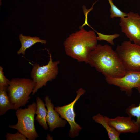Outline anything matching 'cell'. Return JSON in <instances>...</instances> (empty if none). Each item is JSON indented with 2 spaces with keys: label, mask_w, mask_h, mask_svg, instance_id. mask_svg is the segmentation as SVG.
<instances>
[{
  "label": "cell",
  "mask_w": 140,
  "mask_h": 140,
  "mask_svg": "<svg viewBox=\"0 0 140 140\" xmlns=\"http://www.w3.org/2000/svg\"><path fill=\"white\" fill-rule=\"evenodd\" d=\"M108 0L110 5L109 11L111 18L117 17L121 18L127 16V13L122 12L114 4L113 0Z\"/></svg>",
  "instance_id": "e0dca14e"
},
{
  "label": "cell",
  "mask_w": 140,
  "mask_h": 140,
  "mask_svg": "<svg viewBox=\"0 0 140 140\" xmlns=\"http://www.w3.org/2000/svg\"><path fill=\"white\" fill-rule=\"evenodd\" d=\"M95 31L98 35V36L97 37V40H105L113 45H114L113 40L119 37L120 36L119 34L117 33L112 35L104 34Z\"/></svg>",
  "instance_id": "ac0fdd59"
},
{
  "label": "cell",
  "mask_w": 140,
  "mask_h": 140,
  "mask_svg": "<svg viewBox=\"0 0 140 140\" xmlns=\"http://www.w3.org/2000/svg\"><path fill=\"white\" fill-rule=\"evenodd\" d=\"M108 84L118 87L127 96H131L134 88L140 87V71H126L124 75L120 78L105 77Z\"/></svg>",
  "instance_id": "9c48e42d"
},
{
  "label": "cell",
  "mask_w": 140,
  "mask_h": 140,
  "mask_svg": "<svg viewBox=\"0 0 140 140\" xmlns=\"http://www.w3.org/2000/svg\"><path fill=\"white\" fill-rule=\"evenodd\" d=\"M88 64L105 77L120 78L126 71L112 47L107 44H97L91 52Z\"/></svg>",
  "instance_id": "6da1fadb"
},
{
  "label": "cell",
  "mask_w": 140,
  "mask_h": 140,
  "mask_svg": "<svg viewBox=\"0 0 140 140\" xmlns=\"http://www.w3.org/2000/svg\"><path fill=\"white\" fill-rule=\"evenodd\" d=\"M9 81L4 76L3 68L0 67V88H8Z\"/></svg>",
  "instance_id": "ffe728a7"
},
{
  "label": "cell",
  "mask_w": 140,
  "mask_h": 140,
  "mask_svg": "<svg viewBox=\"0 0 140 140\" xmlns=\"http://www.w3.org/2000/svg\"><path fill=\"white\" fill-rule=\"evenodd\" d=\"M36 85V82L30 79L15 78L9 81L7 91L13 110L25 106L29 102L31 99L29 95Z\"/></svg>",
  "instance_id": "3957f363"
},
{
  "label": "cell",
  "mask_w": 140,
  "mask_h": 140,
  "mask_svg": "<svg viewBox=\"0 0 140 140\" xmlns=\"http://www.w3.org/2000/svg\"><path fill=\"white\" fill-rule=\"evenodd\" d=\"M6 140H26V137L22 133L18 131L14 134L8 132L6 133Z\"/></svg>",
  "instance_id": "d6986e66"
},
{
  "label": "cell",
  "mask_w": 140,
  "mask_h": 140,
  "mask_svg": "<svg viewBox=\"0 0 140 140\" xmlns=\"http://www.w3.org/2000/svg\"><path fill=\"white\" fill-rule=\"evenodd\" d=\"M115 51L126 71H140V45L125 41Z\"/></svg>",
  "instance_id": "5b68a950"
},
{
  "label": "cell",
  "mask_w": 140,
  "mask_h": 140,
  "mask_svg": "<svg viewBox=\"0 0 140 140\" xmlns=\"http://www.w3.org/2000/svg\"><path fill=\"white\" fill-rule=\"evenodd\" d=\"M44 100L47 109L46 121L50 131L52 132L56 128L64 127L67 123V121L60 117L59 114L54 109V106L51 102V99L47 96Z\"/></svg>",
  "instance_id": "8fae6325"
},
{
  "label": "cell",
  "mask_w": 140,
  "mask_h": 140,
  "mask_svg": "<svg viewBox=\"0 0 140 140\" xmlns=\"http://www.w3.org/2000/svg\"><path fill=\"white\" fill-rule=\"evenodd\" d=\"M46 139H52V138H51L50 136L49 135H47V137H46Z\"/></svg>",
  "instance_id": "44dd1931"
},
{
  "label": "cell",
  "mask_w": 140,
  "mask_h": 140,
  "mask_svg": "<svg viewBox=\"0 0 140 140\" xmlns=\"http://www.w3.org/2000/svg\"><path fill=\"white\" fill-rule=\"evenodd\" d=\"M37 109L36 111V119L39 124L45 130H47L48 127L46 121L47 110L46 108L45 104L39 97L36 98Z\"/></svg>",
  "instance_id": "4fadbf2b"
},
{
  "label": "cell",
  "mask_w": 140,
  "mask_h": 140,
  "mask_svg": "<svg viewBox=\"0 0 140 140\" xmlns=\"http://www.w3.org/2000/svg\"><path fill=\"white\" fill-rule=\"evenodd\" d=\"M36 103L33 102L24 109L19 108L15 112L18 121L14 125H9V128L17 130L25 136L28 140H35L39 136L34 124Z\"/></svg>",
  "instance_id": "277c9868"
},
{
  "label": "cell",
  "mask_w": 140,
  "mask_h": 140,
  "mask_svg": "<svg viewBox=\"0 0 140 140\" xmlns=\"http://www.w3.org/2000/svg\"><path fill=\"white\" fill-rule=\"evenodd\" d=\"M104 117L109 125L120 134L137 133L140 131L138 126L130 116H118L114 118Z\"/></svg>",
  "instance_id": "30bf717a"
},
{
  "label": "cell",
  "mask_w": 140,
  "mask_h": 140,
  "mask_svg": "<svg viewBox=\"0 0 140 140\" xmlns=\"http://www.w3.org/2000/svg\"><path fill=\"white\" fill-rule=\"evenodd\" d=\"M93 120L96 123L101 125L106 129L110 140H120V134L117 132L107 122L104 116L99 113L92 117Z\"/></svg>",
  "instance_id": "7c38bea8"
},
{
  "label": "cell",
  "mask_w": 140,
  "mask_h": 140,
  "mask_svg": "<svg viewBox=\"0 0 140 140\" xmlns=\"http://www.w3.org/2000/svg\"><path fill=\"white\" fill-rule=\"evenodd\" d=\"M19 38L21 44V46L17 52L18 55L22 54L24 55L26 50L37 43L40 42L42 44H45L47 42L45 40L40 39L39 37L26 36L23 35L22 34L19 35Z\"/></svg>",
  "instance_id": "5bb4252c"
},
{
  "label": "cell",
  "mask_w": 140,
  "mask_h": 140,
  "mask_svg": "<svg viewBox=\"0 0 140 140\" xmlns=\"http://www.w3.org/2000/svg\"><path fill=\"white\" fill-rule=\"evenodd\" d=\"M121 32L125 33L129 40L140 45V15L130 12L126 17L120 18L119 23Z\"/></svg>",
  "instance_id": "ba28073f"
},
{
  "label": "cell",
  "mask_w": 140,
  "mask_h": 140,
  "mask_svg": "<svg viewBox=\"0 0 140 140\" xmlns=\"http://www.w3.org/2000/svg\"><path fill=\"white\" fill-rule=\"evenodd\" d=\"M49 54V60L47 64L40 66L38 64L33 66L31 72L32 80L36 83V86L32 93L33 95L39 89L45 86L48 81L55 79L59 72V61H53L51 54Z\"/></svg>",
  "instance_id": "8992f818"
},
{
  "label": "cell",
  "mask_w": 140,
  "mask_h": 140,
  "mask_svg": "<svg viewBox=\"0 0 140 140\" xmlns=\"http://www.w3.org/2000/svg\"><path fill=\"white\" fill-rule=\"evenodd\" d=\"M8 88H0V115H4L8 110H13V106L9 98L7 91Z\"/></svg>",
  "instance_id": "9a60e30c"
},
{
  "label": "cell",
  "mask_w": 140,
  "mask_h": 140,
  "mask_svg": "<svg viewBox=\"0 0 140 140\" xmlns=\"http://www.w3.org/2000/svg\"><path fill=\"white\" fill-rule=\"evenodd\" d=\"M73 33L63 43L66 54L79 62L88 64L90 54L97 44L94 30L87 31L83 27Z\"/></svg>",
  "instance_id": "7a4b0ae2"
},
{
  "label": "cell",
  "mask_w": 140,
  "mask_h": 140,
  "mask_svg": "<svg viewBox=\"0 0 140 140\" xmlns=\"http://www.w3.org/2000/svg\"><path fill=\"white\" fill-rule=\"evenodd\" d=\"M85 92L84 89L80 88L76 91V96L72 102L68 104L62 106H57L54 108V109L59 114L61 117L69 123L70 125L69 136L72 138L78 136L79 131L82 129V127L75 121L76 114L74 107L77 100Z\"/></svg>",
  "instance_id": "52a82bcc"
},
{
  "label": "cell",
  "mask_w": 140,
  "mask_h": 140,
  "mask_svg": "<svg viewBox=\"0 0 140 140\" xmlns=\"http://www.w3.org/2000/svg\"><path fill=\"white\" fill-rule=\"evenodd\" d=\"M136 88L140 94V87ZM125 112L129 116L136 117V120L135 122L138 126L140 131V103L137 106L135 103L132 104L126 109Z\"/></svg>",
  "instance_id": "2e32d148"
}]
</instances>
